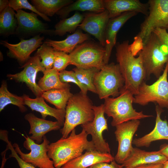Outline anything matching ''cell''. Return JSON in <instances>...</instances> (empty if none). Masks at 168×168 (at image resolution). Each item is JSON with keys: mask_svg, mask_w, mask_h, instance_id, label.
Wrapping results in <instances>:
<instances>
[{"mask_svg": "<svg viewBox=\"0 0 168 168\" xmlns=\"http://www.w3.org/2000/svg\"><path fill=\"white\" fill-rule=\"evenodd\" d=\"M88 135L83 129L77 134L75 128L68 137H62L56 142L50 144L48 155L53 161L54 167L61 168L70 161L82 154L84 151L95 150L93 142L87 139Z\"/></svg>", "mask_w": 168, "mask_h": 168, "instance_id": "1", "label": "cell"}, {"mask_svg": "<svg viewBox=\"0 0 168 168\" xmlns=\"http://www.w3.org/2000/svg\"><path fill=\"white\" fill-rule=\"evenodd\" d=\"M128 40L117 42L115 46L116 57L124 79V87L133 95L138 93L140 85L147 79L146 72L141 56H133L129 48Z\"/></svg>", "mask_w": 168, "mask_h": 168, "instance_id": "2", "label": "cell"}, {"mask_svg": "<svg viewBox=\"0 0 168 168\" xmlns=\"http://www.w3.org/2000/svg\"><path fill=\"white\" fill-rule=\"evenodd\" d=\"M93 106L87 94L80 92L73 95L67 103L64 123L63 127L60 129L63 138L68 137L77 126L93 120L94 117Z\"/></svg>", "mask_w": 168, "mask_h": 168, "instance_id": "3", "label": "cell"}, {"mask_svg": "<svg viewBox=\"0 0 168 168\" xmlns=\"http://www.w3.org/2000/svg\"><path fill=\"white\" fill-rule=\"evenodd\" d=\"M133 95L124 87L120 95L116 97H108L105 99L104 104L105 113L112 120L113 127L123 123L133 120H139L152 117L144 114L142 111L137 112L133 107Z\"/></svg>", "mask_w": 168, "mask_h": 168, "instance_id": "4", "label": "cell"}, {"mask_svg": "<svg viewBox=\"0 0 168 168\" xmlns=\"http://www.w3.org/2000/svg\"><path fill=\"white\" fill-rule=\"evenodd\" d=\"M138 54L141 57L147 78L151 74L159 78L168 61V47L152 32Z\"/></svg>", "mask_w": 168, "mask_h": 168, "instance_id": "5", "label": "cell"}, {"mask_svg": "<svg viewBox=\"0 0 168 168\" xmlns=\"http://www.w3.org/2000/svg\"><path fill=\"white\" fill-rule=\"evenodd\" d=\"M94 84L100 99L110 96H118L124 86V81L118 64L112 63L105 65L96 74Z\"/></svg>", "mask_w": 168, "mask_h": 168, "instance_id": "6", "label": "cell"}, {"mask_svg": "<svg viewBox=\"0 0 168 168\" xmlns=\"http://www.w3.org/2000/svg\"><path fill=\"white\" fill-rule=\"evenodd\" d=\"M167 68L166 63L162 74L152 84L143 82L140 85L138 93L134 97L133 103L144 106L154 102L161 107L168 109Z\"/></svg>", "mask_w": 168, "mask_h": 168, "instance_id": "7", "label": "cell"}, {"mask_svg": "<svg viewBox=\"0 0 168 168\" xmlns=\"http://www.w3.org/2000/svg\"><path fill=\"white\" fill-rule=\"evenodd\" d=\"M105 47L100 44L85 41L77 46L69 54L70 64L83 68L101 69L105 65Z\"/></svg>", "mask_w": 168, "mask_h": 168, "instance_id": "8", "label": "cell"}, {"mask_svg": "<svg viewBox=\"0 0 168 168\" xmlns=\"http://www.w3.org/2000/svg\"><path fill=\"white\" fill-rule=\"evenodd\" d=\"M147 3L148 14L137 35L142 38L143 44L155 29H168V0H149Z\"/></svg>", "mask_w": 168, "mask_h": 168, "instance_id": "9", "label": "cell"}, {"mask_svg": "<svg viewBox=\"0 0 168 168\" xmlns=\"http://www.w3.org/2000/svg\"><path fill=\"white\" fill-rule=\"evenodd\" d=\"M22 135L25 138L23 146L27 150H30V152L23 153L17 143H15L12 145L16 152L22 160L39 168H55L53 161L48 155L49 141L45 136L43 137L42 142L38 144L27 135L26 137Z\"/></svg>", "mask_w": 168, "mask_h": 168, "instance_id": "10", "label": "cell"}, {"mask_svg": "<svg viewBox=\"0 0 168 168\" xmlns=\"http://www.w3.org/2000/svg\"><path fill=\"white\" fill-rule=\"evenodd\" d=\"M93 109L94 113L93 120L81 126L88 135L91 136V141L96 150L102 153H110L109 145L102 135L104 131L108 130L107 120L104 116V104L98 106L93 105Z\"/></svg>", "mask_w": 168, "mask_h": 168, "instance_id": "11", "label": "cell"}, {"mask_svg": "<svg viewBox=\"0 0 168 168\" xmlns=\"http://www.w3.org/2000/svg\"><path fill=\"white\" fill-rule=\"evenodd\" d=\"M140 124L139 120H133L117 125L114 132L118 143L117 152L114 160L122 164L130 156L133 150V137Z\"/></svg>", "mask_w": 168, "mask_h": 168, "instance_id": "12", "label": "cell"}, {"mask_svg": "<svg viewBox=\"0 0 168 168\" xmlns=\"http://www.w3.org/2000/svg\"><path fill=\"white\" fill-rule=\"evenodd\" d=\"M15 16L18 22L15 35L20 38L41 34L54 35V30L49 29L45 23L39 19L36 13L20 9L16 12Z\"/></svg>", "mask_w": 168, "mask_h": 168, "instance_id": "13", "label": "cell"}, {"mask_svg": "<svg viewBox=\"0 0 168 168\" xmlns=\"http://www.w3.org/2000/svg\"><path fill=\"white\" fill-rule=\"evenodd\" d=\"M23 69L14 74H8L7 76L15 81L24 83L36 97L42 96L43 92L36 82L37 73L40 72H43L45 70L41 62L40 58L35 54L31 57L23 66Z\"/></svg>", "mask_w": 168, "mask_h": 168, "instance_id": "14", "label": "cell"}, {"mask_svg": "<svg viewBox=\"0 0 168 168\" xmlns=\"http://www.w3.org/2000/svg\"><path fill=\"white\" fill-rule=\"evenodd\" d=\"M20 39L17 44H11L5 40H1L0 44L8 49L9 56L16 59L23 65L31 57L30 54L43 44L44 37L39 34L29 39Z\"/></svg>", "mask_w": 168, "mask_h": 168, "instance_id": "15", "label": "cell"}, {"mask_svg": "<svg viewBox=\"0 0 168 168\" xmlns=\"http://www.w3.org/2000/svg\"><path fill=\"white\" fill-rule=\"evenodd\" d=\"M110 19L106 10L99 13L89 12L84 15V19L78 27L95 37L105 47V32Z\"/></svg>", "mask_w": 168, "mask_h": 168, "instance_id": "16", "label": "cell"}, {"mask_svg": "<svg viewBox=\"0 0 168 168\" xmlns=\"http://www.w3.org/2000/svg\"><path fill=\"white\" fill-rule=\"evenodd\" d=\"M138 13L134 12H126L110 19L105 32V53L104 58L105 65L108 63L112 49L116 44L117 35L119 30L127 21Z\"/></svg>", "mask_w": 168, "mask_h": 168, "instance_id": "17", "label": "cell"}, {"mask_svg": "<svg viewBox=\"0 0 168 168\" xmlns=\"http://www.w3.org/2000/svg\"><path fill=\"white\" fill-rule=\"evenodd\" d=\"M103 2L110 19L128 12L140 13L146 16L148 14L147 3H142L139 0H103Z\"/></svg>", "mask_w": 168, "mask_h": 168, "instance_id": "18", "label": "cell"}, {"mask_svg": "<svg viewBox=\"0 0 168 168\" xmlns=\"http://www.w3.org/2000/svg\"><path fill=\"white\" fill-rule=\"evenodd\" d=\"M24 117L30 126L29 134L31 135L29 138L38 144L42 142L43 137L47 133L59 129L62 126L57 121H53L40 118L32 113L26 114Z\"/></svg>", "mask_w": 168, "mask_h": 168, "instance_id": "19", "label": "cell"}, {"mask_svg": "<svg viewBox=\"0 0 168 168\" xmlns=\"http://www.w3.org/2000/svg\"><path fill=\"white\" fill-rule=\"evenodd\" d=\"M156 117L155 127L149 133L133 140L132 144L136 147H149L152 142L160 140H168V124L166 120L161 118L162 111L161 107L157 105L156 107Z\"/></svg>", "mask_w": 168, "mask_h": 168, "instance_id": "20", "label": "cell"}, {"mask_svg": "<svg viewBox=\"0 0 168 168\" xmlns=\"http://www.w3.org/2000/svg\"><path fill=\"white\" fill-rule=\"evenodd\" d=\"M167 160L168 158L159 151L147 152L135 147L122 165L124 167L133 168L143 165L163 163Z\"/></svg>", "mask_w": 168, "mask_h": 168, "instance_id": "21", "label": "cell"}, {"mask_svg": "<svg viewBox=\"0 0 168 168\" xmlns=\"http://www.w3.org/2000/svg\"><path fill=\"white\" fill-rule=\"evenodd\" d=\"M114 160L110 153H104L96 149L86 151L83 154L70 161L61 168H88L96 163H110Z\"/></svg>", "mask_w": 168, "mask_h": 168, "instance_id": "22", "label": "cell"}, {"mask_svg": "<svg viewBox=\"0 0 168 168\" xmlns=\"http://www.w3.org/2000/svg\"><path fill=\"white\" fill-rule=\"evenodd\" d=\"M22 97L25 105L28 106L32 111L40 113L42 119H45L48 116H52L55 118L62 126L63 125L65 110H59L50 107L45 102L42 96L33 99L24 94Z\"/></svg>", "mask_w": 168, "mask_h": 168, "instance_id": "23", "label": "cell"}, {"mask_svg": "<svg viewBox=\"0 0 168 168\" xmlns=\"http://www.w3.org/2000/svg\"><path fill=\"white\" fill-rule=\"evenodd\" d=\"M89 39L88 34L84 33L81 30L78 29L63 40L56 41L48 39L43 42L51 46L55 51H62L69 54L77 46Z\"/></svg>", "mask_w": 168, "mask_h": 168, "instance_id": "24", "label": "cell"}, {"mask_svg": "<svg viewBox=\"0 0 168 168\" xmlns=\"http://www.w3.org/2000/svg\"><path fill=\"white\" fill-rule=\"evenodd\" d=\"M105 10L103 0H77L62 8L56 14L62 19L73 11L99 13Z\"/></svg>", "mask_w": 168, "mask_h": 168, "instance_id": "25", "label": "cell"}, {"mask_svg": "<svg viewBox=\"0 0 168 168\" xmlns=\"http://www.w3.org/2000/svg\"><path fill=\"white\" fill-rule=\"evenodd\" d=\"M43 73V76L39 80L38 85L43 92L54 89L70 88V85L61 81L59 72L54 69H46Z\"/></svg>", "mask_w": 168, "mask_h": 168, "instance_id": "26", "label": "cell"}, {"mask_svg": "<svg viewBox=\"0 0 168 168\" xmlns=\"http://www.w3.org/2000/svg\"><path fill=\"white\" fill-rule=\"evenodd\" d=\"M32 5L40 13L52 16L63 7L72 3V0H31Z\"/></svg>", "mask_w": 168, "mask_h": 168, "instance_id": "27", "label": "cell"}, {"mask_svg": "<svg viewBox=\"0 0 168 168\" xmlns=\"http://www.w3.org/2000/svg\"><path fill=\"white\" fill-rule=\"evenodd\" d=\"M73 95L69 88L43 92L42 96L48 102L54 105L56 109L65 110L68 100Z\"/></svg>", "mask_w": 168, "mask_h": 168, "instance_id": "28", "label": "cell"}, {"mask_svg": "<svg viewBox=\"0 0 168 168\" xmlns=\"http://www.w3.org/2000/svg\"><path fill=\"white\" fill-rule=\"evenodd\" d=\"M14 10L9 6L0 13V35L8 36L15 34L18 22Z\"/></svg>", "mask_w": 168, "mask_h": 168, "instance_id": "29", "label": "cell"}, {"mask_svg": "<svg viewBox=\"0 0 168 168\" xmlns=\"http://www.w3.org/2000/svg\"><path fill=\"white\" fill-rule=\"evenodd\" d=\"M84 18V14L76 12L71 17L61 19L55 25L54 35L62 36L68 32L74 33Z\"/></svg>", "mask_w": 168, "mask_h": 168, "instance_id": "30", "label": "cell"}, {"mask_svg": "<svg viewBox=\"0 0 168 168\" xmlns=\"http://www.w3.org/2000/svg\"><path fill=\"white\" fill-rule=\"evenodd\" d=\"M9 104L17 106L22 112H24L27 110L22 96H18L11 93L8 90L6 82L3 81L0 88V112Z\"/></svg>", "mask_w": 168, "mask_h": 168, "instance_id": "31", "label": "cell"}, {"mask_svg": "<svg viewBox=\"0 0 168 168\" xmlns=\"http://www.w3.org/2000/svg\"><path fill=\"white\" fill-rule=\"evenodd\" d=\"M73 70L79 81L87 88L88 91L96 94L94 80L96 74L100 70L96 68H83L76 67Z\"/></svg>", "mask_w": 168, "mask_h": 168, "instance_id": "32", "label": "cell"}, {"mask_svg": "<svg viewBox=\"0 0 168 168\" xmlns=\"http://www.w3.org/2000/svg\"><path fill=\"white\" fill-rule=\"evenodd\" d=\"M35 54L41 59V63L45 69L53 68L55 51L51 46L43 42L38 48Z\"/></svg>", "mask_w": 168, "mask_h": 168, "instance_id": "33", "label": "cell"}, {"mask_svg": "<svg viewBox=\"0 0 168 168\" xmlns=\"http://www.w3.org/2000/svg\"><path fill=\"white\" fill-rule=\"evenodd\" d=\"M9 6L16 12L22 9L30 10L38 15L44 20L48 22L51 21L49 17L39 12L27 0H10Z\"/></svg>", "mask_w": 168, "mask_h": 168, "instance_id": "34", "label": "cell"}, {"mask_svg": "<svg viewBox=\"0 0 168 168\" xmlns=\"http://www.w3.org/2000/svg\"><path fill=\"white\" fill-rule=\"evenodd\" d=\"M59 78L61 81L63 83L72 82L74 83L79 88L81 92L87 94L88 91L87 88L80 83L73 71L65 70L59 72Z\"/></svg>", "mask_w": 168, "mask_h": 168, "instance_id": "35", "label": "cell"}, {"mask_svg": "<svg viewBox=\"0 0 168 168\" xmlns=\"http://www.w3.org/2000/svg\"><path fill=\"white\" fill-rule=\"evenodd\" d=\"M70 65L69 54L62 51H55V58L53 68L58 72L65 70Z\"/></svg>", "mask_w": 168, "mask_h": 168, "instance_id": "36", "label": "cell"}, {"mask_svg": "<svg viewBox=\"0 0 168 168\" xmlns=\"http://www.w3.org/2000/svg\"><path fill=\"white\" fill-rule=\"evenodd\" d=\"M4 141L7 143L9 150L11 151V154L9 155V157H13L16 159L20 168H36L35 167L31 164L24 161L21 158L16 152L11 142L9 141L8 138H5Z\"/></svg>", "mask_w": 168, "mask_h": 168, "instance_id": "37", "label": "cell"}, {"mask_svg": "<svg viewBox=\"0 0 168 168\" xmlns=\"http://www.w3.org/2000/svg\"><path fill=\"white\" fill-rule=\"evenodd\" d=\"M144 46L142 38L137 35L134 38L133 42L129 44V49L134 56L138 54L143 49Z\"/></svg>", "mask_w": 168, "mask_h": 168, "instance_id": "38", "label": "cell"}, {"mask_svg": "<svg viewBox=\"0 0 168 168\" xmlns=\"http://www.w3.org/2000/svg\"><path fill=\"white\" fill-rule=\"evenodd\" d=\"M153 32L158 37L161 41L168 47V32L165 28H157Z\"/></svg>", "mask_w": 168, "mask_h": 168, "instance_id": "39", "label": "cell"}, {"mask_svg": "<svg viewBox=\"0 0 168 168\" xmlns=\"http://www.w3.org/2000/svg\"><path fill=\"white\" fill-rule=\"evenodd\" d=\"M88 168H124V167L114 160L110 163L105 162L96 163Z\"/></svg>", "mask_w": 168, "mask_h": 168, "instance_id": "40", "label": "cell"}, {"mask_svg": "<svg viewBox=\"0 0 168 168\" xmlns=\"http://www.w3.org/2000/svg\"><path fill=\"white\" fill-rule=\"evenodd\" d=\"M163 163L146 164L136 166L133 168H162Z\"/></svg>", "mask_w": 168, "mask_h": 168, "instance_id": "41", "label": "cell"}, {"mask_svg": "<svg viewBox=\"0 0 168 168\" xmlns=\"http://www.w3.org/2000/svg\"><path fill=\"white\" fill-rule=\"evenodd\" d=\"M9 6V0H0V13L2 12L7 7Z\"/></svg>", "mask_w": 168, "mask_h": 168, "instance_id": "42", "label": "cell"}, {"mask_svg": "<svg viewBox=\"0 0 168 168\" xmlns=\"http://www.w3.org/2000/svg\"><path fill=\"white\" fill-rule=\"evenodd\" d=\"M159 151L168 158V144L162 145Z\"/></svg>", "mask_w": 168, "mask_h": 168, "instance_id": "43", "label": "cell"}, {"mask_svg": "<svg viewBox=\"0 0 168 168\" xmlns=\"http://www.w3.org/2000/svg\"><path fill=\"white\" fill-rule=\"evenodd\" d=\"M8 150H9L8 148L7 147L5 150L1 153L2 156V162L0 168H4V166L7 159L6 158V153Z\"/></svg>", "mask_w": 168, "mask_h": 168, "instance_id": "44", "label": "cell"}, {"mask_svg": "<svg viewBox=\"0 0 168 168\" xmlns=\"http://www.w3.org/2000/svg\"><path fill=\"white\" fill-rule=\"evenodd\" d=\"M163 166L162 168H168V160L163 163Z\"/></svg>", "mask_w": 168, "mask_h": 168, "instance_id": "45", "label": "cell"}, {"mask_svg": "<svg viewBox=\"0 0 168 168\" xmlns=\"http://www.w3.org/2000/svg\"><path fill=\"white\" fill-rule=\"evenodd\" d=\"M167 66H168V68H167V71H168V61L167 63Z\"/></svg>", "mask_w": 168, "mask_h": 168, "instance_id": "46", "label": "cell"}, {"mask_svg": "<svg viewBox=\"0 0 168 168\" xmlns=\"http://www.w3.org/2000/svg\"><path fill=\"white\" fill-rule=\"evenodd\" d=\"M124 168H129L128 167H124Z\"/></svg>", "mask_w": 168, "mask_h": 168, "instance_id": "47", "label": "cell"}]
</instances>
